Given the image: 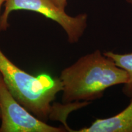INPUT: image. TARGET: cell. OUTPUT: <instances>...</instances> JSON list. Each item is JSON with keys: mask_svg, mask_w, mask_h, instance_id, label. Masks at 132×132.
I'll use <instances>...</instances> for the list:
<instances>
[{"mask_svg": "<svg viewBox=\"0 0 132 132\" xmlns=\"http://www.w3.org/2000/svg\"><path fill=\"white\" fill-rule=\"evenodd\" d=\"M63 103L91 102L110 87L123 85L126 72L99 50L80 57L61 72Z\"/></svg>", "mask_w": 132, "mask_h": 132, "instance_id": "6da1fadb", "label": "cell"}, {"mask_svg": "<svg viewBox=\"0 0 132 132\" xmlns=\"http://www.w3.org/2000/svg\"><path fill=\"white\" fill-rule=\"evenodd\" d=\"M0 73L14 98L39 119L46 122L54 109L52 102L62 90L58 77L47 73L37 76L21 70L0 50Z\"/></svg>", "mask_w": 132, "mask_h": 132, "instance_id": "7a4b0ae2", "label": "cell"}, {"mask_svg": "<svg viewBox=\"0 0 132 132\" xmlns=\"http://www.w3.org/2000/svg\"><path fill=\"white\" fill-rule=\"evenodd\" d=\"M4 4V11L0 15V31H6L9 26L8 20L11 13L20 10L39 13L56 22L65 32L70 44L78 42L87 28L86 14L70 16L50 0H5Z\"/></svg>", "mask_w": 132, "mask_h": 132, "instance_id": "3957f363", "label": "cell"}, {"mask_svg": "<svg viewBox=\"0 0 132 132\" xmlns=\"http://www.w3.org/2000/svg\"><path fill=\"white\" fill-rule=\"evenodd\" d=\"M0 132H62L65 128L48 125L26 110L10 92L0 73Z\"/></svg>", "mask_w": 132, "mask_h": 132, "instance_id": "277c9868", "label": "cell"}, {"mask_svg": "<svg viewBox=\"0 0 132 132\" xmlns=\"http://www.w3.org/2000/svg\"><path fill=\"white\" fill-rule=\"evenodd\" d=\"M77 132H132V97L122 111L111 117L97 119L90 126L75 130Z\"/></svg>", "mask_w": 132, "mask_h": 132, "instance_id": "5b68a950", "label": "cell"}, {"mask_svg": "<svg viewBox=\"0 0 132 132\" xmlns=\"http://www.w3.org/2000/svg\"><path fill=\"white\" fill-rule=\"evenodd\" d=\"M113 59L116 65L122 69L127 75V81L123 85L122 92L128 97H132V52L127 53H118L111 51L103 52Z\"/></svg>", "mask_w": 132, "mask_h": 132, "instance_id": "8992f818", "label": "cell"}, {"mask_svg": "<svg viewBox=\"0 0 132 132\" xmlns=\"http://www.w3.org/2000/svg\"><path fill=\"white\" fill-rule=\"evenodd\" d=\"M50 1L56 5L57 7L64 10L67 5V0H50Z\"/></svg>", "mask_w": 132, "mask_h": 132, "instance_id": "52a82bcc", "label": "cell"}, {"mask_svg": "<svg viewBox=\"0 0 132 132\" xmlns=\"http://www.w3.org/2000/svg\"><path fill=\"white\" fill-rule=\"evenodd\" d=\"M4 2H5V0H0V11H1V6H2V5L4 4Z\"/></svg>", "mask_w": 132, "mask_h": 132, "instance_id": "ba28073f", "label": "cell"}, {"mask_svg": "<svg viewBox=\"0 0 132 132\" xmlns=\"http://www.w3.org/2000/svg\"><path fill=\"white\" fill-rule=\"evenodd\" d=\"M126 1L127 3H129V4H130L132 6V0H126Z\"/></svg>", "mask_w": 132, "mask_h": 132, "instance_id": "9c48e42d", "label": "cell"}, {"mask_svg": "<svg viewBox=\"0 0 132 132\" xmlns=\"http://www.w3.org/2000/svg\"><path fill=\"white\" fill-rule=\"evenodd\" d=\"M0 118H1V108H0Z\"/></svg>", "mask_w": 132, "mask_h": 132, "instance_id": "30bf717a", "label": "cell"}]
</instances>
